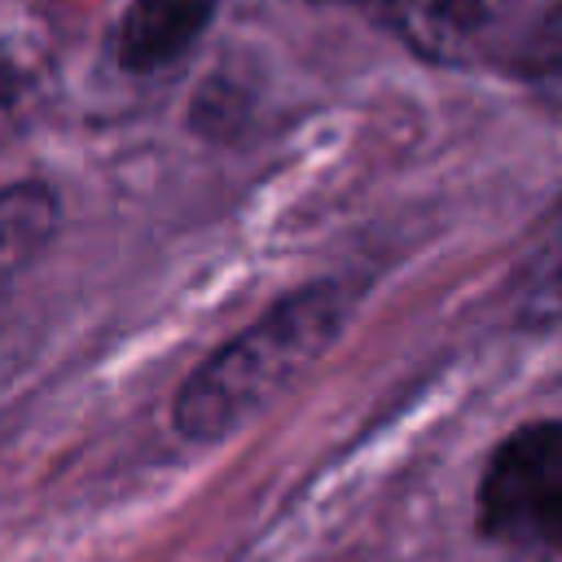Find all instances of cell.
<instances>
[{
    "instance_id": "cell-1",
    "label": "cell",
    "mask_w": 562,
    "mask_h": 562,
    "mask_svg": "<svg viewBox=\"0 0 562 562\" xmlns=\"http://www.w3.org/2000/svg\"><path fill=\"white\" fill-rule=\"evenodd\" d=\"M347 321L342 285H307L281 299L246 334L202 360L176 395V430L211 443L263 413L307 364H316Z\"/></svg>"
},
{
    "instance_id": "cell-2",
    "label": "cell",
    "mask_w": 562,
    "mask_h": 562,
    "mask_svg": "<svg viewBox=\"0 0 562 562\" xmlns=\"http://www.w3.org/2000/svg\"><path fill=\"white\" fill-rule=\"evenodd\" d=\"M417 57L439 66H549L553 0H360Z\"/></svg>"
},
{
    "instance_id": "cell-3",
    "label": "cell",
    "mask_w": 562,
    "mask_h": 562,
    "mask_svg": "<svg viewBox=\"0 0 562 562\" xmlns=\"http://www.w3.org/2000/svg\"><path fill=\"white\" fill-rule=\"evenodd\" d=\"M562 514V430L531 422L514 430L487 461L479 483V527L496 544L553 553Z\"/></svg>"
},
{
    "instance_id": "cell-4",
    "label": "cell",
    "mask_w": 562,
    "mask_h": 562,
    "mask_svg": "<svg viewBox=\"0 0 562 562\" xmlns=\"http://www.w3.org/2000/svg\"><path fill=\"white\" fill-rule=\"evenodd\" d=\"M215 0H132L119 22V66L132 75H154L184 57L206 31Z\"/></svg>"
},
{
    "instance_id": "cell-5",
    "label": "cell",
    "mask_w": 562,
    "mask_h": 562,
    "mask_svg": "<svg viewBox=\"0 0 562 562\" xmlns=\"http://www.w3.org/2000/svg\"><path fill=\"white\" fill-rule=\"evenodd\" d=\"M57 233V198L40 180L0 189V307Z\"/></svg>"
},
{
    "instance_id": "cell-6",
    "label": "cell",
    "mask_w": 562,
    "mask_h": 562,
    "mask_svg": "<svg viewBox=\"0 0 562 562\" xmlns=\"http://www.w3.org/2000/svg\"><path fill=\"white\" fill-rule=\"evenodd\" d=\"M40 101H44V70H40V61L26 48L0 40V145L13 140L35 119Z\"/></svg>"
}]
</instances>
